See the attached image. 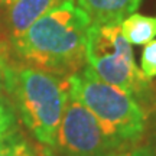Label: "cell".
Segmentation results:
<instances>
[{"mask_svg":"<svg viewBox=\"0 0 156 156\" xmlns=\"http://www.w3.org/2000/svg\"><path fill=\"white\" fill-rule=\"evenodd\" d=\"M90 26L88 15L74 0H64L12 42L17 55L35 68L67 78L81 71L87 62Z\"/></svg>","mask_w":156,"mask_h":156,"instance_id":"obj_1","label":"cell"},{"mask_svg":"<svg viewBox=\"0 0 156 156\" xmlns=\"http://www.w3.org/2000/svg\"><path fill=\"white\" fill-rule=\"evenodd\" d=\"M140 65H142V73L146 80H153L156 77V39L146 44L143 48L142 56H140Z\"/></svg>","mask_w":156,"mask_h":156,"instance_id":"obj_9","label":"cell"},{"mask_svg":"<svg viewBox=\"0 0 156 156\" xmlns=\"http://www.w3.org/2000/svg\"><path fill=\"white\" fill-rule=\"evenodd\" d=\"M85 58L98 77L134 100L145 104V112L156 106L155 91L134 62L133 51L119 25L91 23L87 34Z\"/></svg>","mask_w":156,"mask_h":156,"instance_id":"obj_4","label":"cell"},{"mask_svg":"<svg viewBox=\"0 0 156 156\" xmlns=\"http://www.w3.org/2000/svg\"><path fill=\"white\" fill-rule=\"evenodd\" d=\"M65 81L68 95L97 119L107 136L120 145L140 139L145 132L146 112L132 95L103 81L90 67L67 77Z\"/></svg>","mask_w":156,"mask_h":156,"instance_id":"obj_2","label":"cell"},{"mask_svg":"<svg viewBox=\"0 0 156 156\" xmlns=\"http://www.w3.org/2000/svg\"><path fill=\"white\" fill-rule=\"evenodd\" d=\"M5 80L15 93L23 123L39 142L55 146L69 97L67 81L38 68L5 69Z\"/></svg>","mask_w":156,"mask_h":156,"instance_id":"obj_3","label":"cell"},{"mask_svg":"<svg viewBox=\"0 0 156 156\" xmlns=\"http://www.w3.org/2000/svg\"><path fill=\"white\" fill-rule=\"evenodd\" d=\"M153 156V155H152ZM155 156H156V137H155Z\"/></svg>","mask_w":156,"mask_h":156,"instance_id":"obj_15","label":"cell"},{"mask_svg":"<svg viewBox=\"0 0 156 156\" xmlns=\"http://www.w3.org/2000/svg\"><path fill=\"white\" fill-rule=\"evenodd\" d=\"M110 156H152L151 149L143 147V149H136L132 152H126V153H113Z\"/></svg>","mask_w":156,"mask_h":156,"instance_id":"obj_12","label":"cell"},{"mask_svg":"<svg viewBox=\"0 0 156 156\" xmlns=\"http://www.w3.org/2000/svg\"><path fill=\"white\" fill-rule=\"evenodd\" d=\"M13 124H15V117L12 110L6 104L0 103V142L10 136Z\"/></svg>","mask_w":156,"mask_h":156,"instance_id":"obj_11","label":"cell"},{"mask_svg":"<svg viewBox=\"0 0 156 156\" xmlns=\"http://www.w3.org/2000/svg\"><path fill=\"white\" fill-rule=\"evenodd\" d=\"M120 29L130 45H146L156 36V16L132 13L120 23Z\"/></svg>","mask_w":156,"mask_h":156,"instance_id":"obj_8","label":"cell"},{"mask_svg":"<svg viewBox=\"0 0 156 156\" xmlns=\"http://www.w3.org/2000/svg\"><path fill=\"white\" fill-rule=\"evenodd\" d=\"M142 0H77L91 23L95 25H119L136 12Z\"/></svg>","mask_w":156,"mask_h":156,"instance_id":"obj_7","label":"cell"},{"mask_svg":"<svg viewBox=\"0 0 156 156\" xmlns=\"http://www.w3.org/2000/svg\"><path fill=\"white\" fill-rule=\"evenodd\" d=\"M64 0H15L9 5L7 25L12 39L25 34L38 19L46 15L49 10Z\"/></svg>","mask_w":156,"mask_h":156,"instance_id":"obj_6","label":"cell"},{"mask_svg":"<svg viewBox=\"0 0 156 156\" xmlns=\"http://www.w3.org/2000/svg\"><path fill=\"white\" fill-rule=\"evenodd\" d=\"M0 48H2V41H0Z\"/></svg>","mask_w":156,"mask_h":156,"instance_id":"obj_18","label":"cell"},{"mask_svg":"<svg viewBox=\"0 0 156 156\" xmlns=\"http://www.w3.org/2000/svg\"><path fill=\"white\" fill-rule=\"evenodd\" d=\"M55 146L67 156H110L120 143L104 133L81 103L68 97Z\"/></svg>","mask_w":156,"mask_h":156,"instance_id":"obj_5","label":"cell"},{"mask_svg":"<svg viewBox=\"0 0 156 156\" xmlns=\"http://www.w3.org/2000/svg\"><path fill=\"white\" fill-rule=\"evenodd\" d=\"M2 5H3V3H2V0H0V6H2Z\"/></svg>","mask_w":156,"mask_h":156,"instance_id":"obj_17","label":"cell"},{"mask_svg":"<svg viewBox=\"0 0 156 156\" xmlns=\"http://www.w3.org/2000/svg\"><path fill=\"white\" fill-rule=\"evenodd\" d=\"M3 78H5V65H3V56H2V49H0V91L3 88Z\"/></svg>","mask_w":156,"mask_h":156,"instance_id":"obj_13","label":"cell"},{"mask_svg":"<svg viewBox=\"0 0 156 156\" xmlns=\"http://www.w3.org/2000/svg\"><path fill=\"white\" fill-rule=\"evenodd\" d=\"M0 49H2V48H0Z\"/></svg>","mask_w":156,"mask_h":156,"instance_id":"obj_19","label":"cell"},{"mask_svg":"<svg viewBox=\"0 0 156 156\" xmlns=\"http://www.w3.org/2000/svg\"><path fill=\"white\" fill-rule=\"evenodd\" d=\"M3 142H5V140H2V142H0V147H2V145H3Z\"/></svg>","mask_w":156,"mask_h":156,"instance_id":"obj_16","label":"cell"},{"mask_svg":"<svg viewBox=\"0 0 156 156\" xmlns=\"http://www.w3.org/2000/svg\"><path fill=\"white\" fill-rule=\"evenodd\" d=\"M12 2H15V0H2V3H3V6H9L12 3Z\"/></svg>","mask_w":156,"mask_h":156,"instance_id":"obj_14","label":"cell"},{"mask_svg":"<svg viewBox=\"0 0 156 156\" xmlns=\"http://www.w3.org/2000/svg\"><path fill=\"white\" fill-rule=\"evenodd\" d=\"M0 156H35V155L26 142H23L22 139H15V137L9 136L7 139H5L3 145L0 147Z\"/></svg>","mask_w":156,"mask_h":156,"instance_id":"obj_10","label":"cell"}]
</instances>
